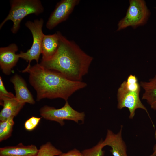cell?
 Instances as JSON below:
<instances>
[{
    "instance_id": "obj_18",
    "label": "cell",
    "mask_w": 156,
    "mask_h": 156,
    "mask_svg": "<svg viewBox=\"0 0 156 156\" xmlns=\"http://www.w3.org/2000/svg\"><path fill=\"white\" fill-rule=\"evenodd\" d=\"M102 139L92 148L85 149L82 152V156H103L104 151L103 150L105 147Z\"/></svg>"
},
{
    "instance_id": "obj_19",
    "label": "cell",
    "mask_w": 156,
    "mask_h": 156,
    "mask_svg": "<svg viewBox=\"0 0 156 156\" xmlns=\"http://www.w3.org/2000/svg\"><path fill=\"white\" fill-rule=\"evenodd\" d=\"M41 117L33 116L27 120L24 124L25 129L27 131H31L34 130L37 126Z\"/></svg>"
},
{
    "instance_id": "obj_16",
    "label": "cell",
    "mask_w": 156,
    "mask_h": 156,
    "mask_svg": "<svg viewBox=\"0 0 156 156\" xmlns=\"http://www.w3.org/2000/svg\"><path fill=\"white\" fill-rule=\"evenodd\" d=\"M14 117H11L0 122V141L5 140L11 136L14 124Z\"/></svg>"
},
{
    "instance_id": "obj_2",
    "label": "cell",
    "mask_w": 156,
    "mask_h": 156,
    "mask_svg": "<svg viewBox=\"0 0 156 156\" xmlns=\"http://www.w3.org/2000/svg\"><path fill=\"white\" fill-rule=\"evenodd\" d=\"M22 72L29 74V81L36 91L37 101L44 98H58L66 101L75 92L87 86L85 82L68 79L38 63L26 68Z\"/></svg>"
},
{
    "instance_id": "obj_4",
    "label": "cell",
    "mask_w": 156,
    "mask_h": 156,
    "mask_svg": "<svg viewBox=\"0 0 156 156\" xmlns=\"http://www.w3.org/2000/svg\"><path fill=\"white\" fill-rule=\"evenodd\" d=\"M125 16L118 22L117 31L131 27L135 29L147 22L150 12L144 0H130Z\"/></svg>"
},
{
    "instance_id": "obj_7",
    "label": "cell",
    "mask_w": 156,
    "mask_h": 156,
    "mask_svg": "<svg viewBox=\"0 0 156 156\" xmlns=\"http://www.w3.org/2000/svg\"><path fill=\"white\" fill-rule=\"evenodd\" d=\"M140 92L129 89L126 85L125 81H124L117 90V108L120 109L125 107L127 108L129 112V118L130 119L134 117L136 109H140L144 110L147 114L155 130V125L148 111L140 100Z\"/></svg>"
},
{
    "instance_id": "obj_21",
    "label": "cell",
    "mask_w": 156,
    "mask_h": 156,
    "mask_svg": "<svg viewBox=\"0 0 156 156\" xmlns=\"http://www.w3.org/2000/svg\"><path fill=\"white\" fill-rule=\"evenodd\" d=\"M58 156H82L81 152L79 150L74 148L66 153H62Z\"/></svg>"
},
{
    "instance_id": "obj_15",
    "label": "cell",
    "mask_w": 156,
    "mask_h": 156,
    "mask_svg": "<svg viewBox=\"0 0 156 156\" xmlns=\"http://www.w3.org/2000/svg\"><path fill=\"white\" fill-rule=\"evenodd\" d=\"M140 85L144 90L142 99L146 100L151 108L156 111V73L148 81H141Z\"/></svg>"
},
{
    "instance_id": "obj_5",
    "label": "cell",
    "mask_w": 156,
    "mask_h": 156,
    "mask_svg": "<svg viewBox=\"0 0 156 156\" xmlns=\"http://www.w3.org/2000/svg\"><path fill=\"white\" fill-rule=\"evenodd\" d=\"M40 115L45 119L55 121L61 125H64V120H70L78 123L79 121L84 122L85 114L84 112H79L74 109L68 100L65 101L64 105L61 108L44 105L40 110Z\"/></svg>"
},
{
    "instance_id": "obj_17",
    "label": "cell",
    "mask_w": 156,
    "mask_h": 156,
    "mask_svg": "<svg viewBox=\"0 0 156 156\" xmlns=\"http://www.w3.org/2000/svg\"><path fill=\"white\" fill-rule=\"evenodd\" d=\"M62 153L50 142H47L40 146L36 156H58Z\"/></svg>"
},
{
    "instance_id": "obj_6",
    "label": "cell",
    "mask_w": 156,
    "mask_h": 156,
    "mask_svg": "<svg viewBox=\"0 0 156 156\" xmlns=\"http://www.w3.org/2000/svg\"><path fill=\"white\" fill-rule=\"evenodd\" d=\"M44 23L42 18L35 19L34 21H29L25 23L26 26L30 31L32 35L33 41L31 48L26 52L21 51L19 53L20 58L29 62L28 65L33 60H35L37 63L42 51V41L44 34L42 28Z\"/></svg>"
},
{
    "instance_id": "obj_10",
    "label": "cell",
    "mask_w": 156,
    "mask_h": 156,
    "mask_svg": "<svg viewBox=\"0 0 156 156\" xmlns=\"http://www.w3.org/2000/svg\"><path fill=\"white\" fill-rule=\"evenodd\" d=\"M122 126L117 133L108 129L105 138L103 141L105 146H109L112 149L110 151L113 156H128L127 147L122 136Z\"/></svg>"
},
{
    "instance_id": "obj_8",
    "label": "cell",
    "mask_w": 156,
    "mask_h": 156,
    "mask_svg": "<svg viewBox=\"0 0 156 156\" xmlns=\"http://www.w3.org/2000/svg\"><path fill=\"white\" fill-rule=\"evenodd\" d=\"M80 1L79 0H62L58 2L46 23L47 29H52L66 20Z\"/></svg>"
},
{
    "instance_id": "obj_3",
    "label": "cell",
    "mask_w": 156,
    "mask_h": 156,
    "mask_svg": "<svg viewBox=\"0 0 156 156\" xmlns=\"http://www.w3.org/2000/svg\"><path fill=\"white\" fill-rule=\"evenodd\" d=\"M10 9L6 18L0 25L1 29L8 20H11L13 25L11 31L16 34L20 27L21 21L29 14L38 15L43 13L44 8L39 0H12L10 1Z\"/></svg>"
},
{
    "instance_id": "obj_23",
    "label": "cell",
    "mask_w": 156,
    "mask_h": 156,
    "mask_svg": "<svg viewBox=\"0 0 156 156\" xmlns=\"http://www.w3.org/2000/svg\"><path fill=\"white\" fill-rule=\"evenodd\" d=\"M155 8L156 9V8Z\"/></svg>"
},
{
    "instance_id": "obj_14",
    "label": "cell",
    "mask_w": 156,
    "mask_h": 156,
    "mask_svg": "<svg viewBox=\"0 0 156 156\" xmlns=\"http://www.w3.org/2000/svg\"><path fill=\"white\" fill-rule=\"evenodd\" d=\"M59 44L57 31L51 35L44 34L42 43V60H47L52 57L56 51Z\"/></svg>"
},
{
    "instance_id": "obj_1",
    "label": "cell",
    "mask_w": 156,
    "mask_h": 156,
    "mask_svg": "<svg viewBox=\"0 0 156 156\" xmlns=\"http://www.w3.org/2000/svg\"><path fill=\"white\" fill-rule=\"evenodd\" d=\"M58 49L50 58L41 60L39 64L55 71L68 79L82 81L88 72L93 58L85 52L74 42L68 39L60 31Z\"/></svg>"
},
{
    "instance_id": "obj_13",
    "label": "cell",
    "mask_w": 156,
    "mask_h": 156,
    "mask_svg": "<svg viewBox=\"0 0 156 156\" xmlns=\"http://www.w3.org/2000/svg\"><path fill=\"white\" fill-rule=\"evenodd\" d=\"M38 149L34 145L25 146L20 143L14 146L0 148V156H36Z\"/></svg>"
},
{
    "instance_id": "obj_20",
    "label": "cell",
    "mask_w": 156,
    "mask_h": 156,
    "mask_svg": "<svg viewBox=\"0 0 156 156\" xmlns=\"http://www.w3.org/2000/svg\"><path fill=\"white\" fill-rule=\"evenodd\" d=\"M6 97L10 98H14L15 96L14 94L8 92L4 86L1 77L0 76V98Z\"/></svg>"
},
{
    "instance_id": "obj_12",
    "label": "cell",
    "mask_w": 156,
    "mask_h": 156,
    "mask_svg": "<svg viewBox=\"0 0 156 156\" xmlns=\"http://www.w3.org/2000/svg\"><path fill=\"white\" fill-rule=\"evenodd\" d=\"M0 105L3 107L0 113V121L16 116L25 104L19 101L15 97H3L0 98Z\"/></svg>"
},
{
    "instance_id": "obj_22",
    "label": "cell",
    "mask_w": 156,
    "mask_h": 156,
    "mask_svg": "<svg viewBox=\"0 0 156 156\" xmlns=\"http://www.w3.org/2000/svg\"><path fill=\"white\" fill-rule=\"evenodd\" d=\"M150 156H156V143L154 145L153 148V151Z\"/></svg>"
},
{
    "instance_id": "obj_9",
    "label": "cell",
    "mask_w": 156,
    "mask_h": 156,
    "mask_svg": "<svg viewBox=\"0 0 156 156\" xmlns=\"http://www.w3.org/2000/svg\"><path fill=\"white\" fill-rule=\"evenodd\" d=\"M18 50V47L15 43L0 47V68L4 74L9 75L11 73L12 69L20 58L19 54L16 53Z\"/></svg>"
},
{
    "instance_id": "obj_11",
    "label": "cell",
    "mask_w": 156,
    "mask_h": 156,
    "mask_svg": "<svg viewBox=\"0 0 156 156\" xmlns=\"http://www.w3.org/2000/svg\"><path fill=\"white\" fill-rule=\"evenodd\" d=\"M10 81L14 86L15 96L19 101L24 103H35V101L27 88L26 82L21 76L16 74L11 78Z\"/></svg>"
}]
</instances>
